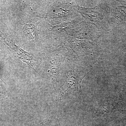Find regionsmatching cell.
<instances>
[{"label": "cell", "mask_w": 126, "mask_h": 126, "mask_svg": "<svg viewBox=\"0 0 126 126\" xmlns=\"http://www.w3.org/2000/svg\"><path fill=\"white\" fill-rule=\"evenodd\" d=\"M24 30L27 32L30 38L38 40L39 32L37 27L32 24L25 25L23 28Z\"/></svg>", "instance_id": "2"}, {"label": "cell", "mask_w": 126, "mask_h": 126, "mask_svg": "<svg viewBox=\"0 0 126 126\" xmlns=\"http://www.w3.org/2000/svg\"><path fill=\"white\" fill-rule=\"evenodd\" d=\"M3 39L5 40L6 44L9 46V47L14 52V53L18 58L23 62L29 64L31 68L34 69L31 64V61L33 58L30 54L29 53L25 52L24 50H23L20 47L16 45L15 43H13L9 38H7L5 36V38H3Z\"/></svg>", "instance_id": "1"}]
</instances>
